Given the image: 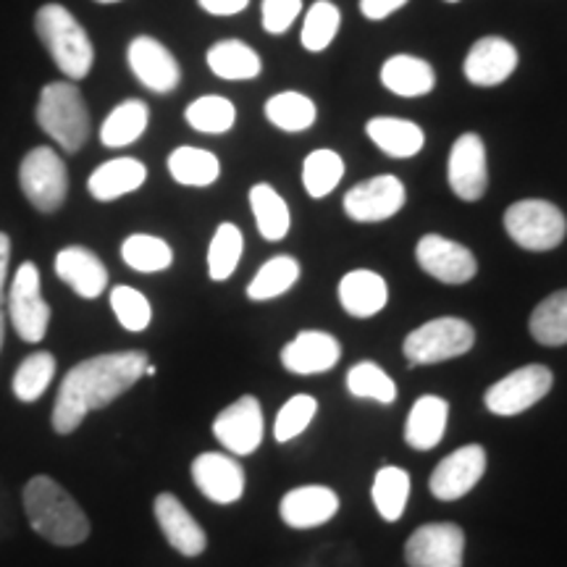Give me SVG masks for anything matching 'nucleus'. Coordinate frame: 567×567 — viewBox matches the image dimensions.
<instances>
[{
	"mask_svg": "<svg viewBox=\"0 0 567 567\" xmlns=\"http://www.w3.org/2000/svg\"><path fill=\"white\" fill-rule=\"evenodd\" d=\"M266 118L281 132H305L316 124L318 109L308 95L287 90V92H279V95L268 97Z\"/></svg>",
	"mask_w": 567,
	"mask_h": 567,
	"instance_id": "obj_32",
	"label": "nucleus"
},
{
	"mask_svg": "<svg viewBox=\"0 0 567 567\" xmlns=\"http://www.w3.org/2000/svg\"><path fill=\"white\" fill-rule=\"evenodd\" d=\"M147 363L151 360H147V352L142 350L95 354V358L76 363L63 375L59 396H55V434H74L90 413L109 408L113 400L130 392L142 375H145Z\"/></svg>",
	"mask_w": 567,
	"mask_h": 567,
	"instance_id": "obj_1",
	"label": "nucleus"
},
{
	"mask_svg": "<svg viewBox=\"0 0 567 567\" xmlns=\"http://www.w3.org/2000/svg\"><path fill=\"white\" fill-rule=\"evenodd\" d=\"M408 3H410V0H360V11H363L365 19L384 21Z\"/></svg>",
	"mask_w": 567,
	"mask_h": 567,
	"instance_id": "obj_47",
	"label": "nucleus"
},
{
	"mask_svg": "<svg viewBox=\"0 0 567 567\" xmlns=\"http://www.w3.org/2000/svg\"><path fill=\"white\" fill-rule=\"evenodd\" d=\"M446 3H457V0H446Z\"/></svg>",
	"mask_w": 567,
	"mask_h": 567,
	"instance_id": "obj_51",
	"label": "nucleus"
},
{
	"mask_svg": "<svg viewBox=\"0 0 567 567\" xmlns=\"http://www.w3.org/2000/svg\"><path fill=\"white\" fill-rule=\"evenodd\" d=\"M95 3H118V0H95Z\"/></svg>",
	"mask_w": 567,
	"mask_h": 567,
	"instance_id": "obj_50",
	"label": "nucleus"
},
{
	"mask_svg": "<svg viewBox=\"0 0 567 567\" xmlns=\"http://www.w3.org/2000/svg\"><path fill=\"white\" fill-rule=\"evenodd\" d=\"M347 392L358 396V400H373L381 402V405H392L396 400V384L392 375L384 368L371 363V360L350 368V373H347Z\"/></svg>",
	"mask_w": 567,
	"mask_h": 567,
	"instance_id": "obj_42",
	"label": "nucleus"
},
{
	"mask_svg": "<svg viewBox=\"0 0 567 567\" xmlns=\"http://www.w3.org/2000/svg\"><path fill=\"white\" fill-rule=\"evenodd\" d=\"M339 24H342V11H339L337 3L331 0H318V3L310 6L308 17H305L302 24V48L310 53H321L331 45L339 32Z\"/></svg>",
	"mask_w": 567,
	"mask_h": 567,
	"instance_id": "obj_41",
	"label": "nucleus"
},
{
	"mask_svg": "<svg viewBox=\"0 0 567 567\" xmlns=\"http://www.w3.org/2000/svg\"><path fill=\"white\" fill-rule=\"evenodd\" d=\"M147 179L145 163L137 158H113L105 161L95 172L90 174L87 189L95 200L101 203H113L118 197L137 193V189Z\"/></svg>",
	"mask_w": 567,
	"mask_h": 567,
	"instance_id": "obj_24",
	"label": "nucleus"
},
{
	"mask_svg": "<svg viewBox=\"0 0 567 567\" xmlns=\"http://www.w3.org/2000/svg\"><path fill=\"white\" fill-rule=\"evenodd\" d=\"M193 481L203 496L216 505H234L245 494V471L237 460L221 452H205L195 457Z\"/></svg>",
	"mask_w": 567,
	"mask_h": 567,
	"instance_id": "obj_18",
	"label": "nucleus"
},
{
	"mask_svg": "<svg viewBox=\"0 0 567 567\" xmlns=\"http://www.w3.org/2000/svg\"><path fill=\"white\" fill-rule=\"evenodd\" d=\"M9 305V316L17 334L24 342L38 344L45 339L48 326H51V305L45 302V297L40 292V271L32 260L19 266L13 284L6 297Z\"/></svg>",
	"mask_w": 567,
	"mask_h": 567,
	"instance_id": "obj_8",
	"label": "nucleus"
},
{
	"mask_svg": "<svg viewBox=\"0 0 567 567\" xmlns=\"http://www.w3.org/2000/svg\"><path fill=\"white\" fill-rule=\"evenodd\" d=\"M155 520L166 536V542L184 557H200L208 547V536L200 523L187 513V507L174 494L163 492L155 496Z\"/></svg>",
	"mask_w": 567,
	"mask_h": 567,
	"instance_id": "obj_20",
	"label": "nucleus"
},
{
	"mask_svg": "<svg viewBox=\"0 0 567 567\" xmlns=\"http://www.w3.org/2000/svg\"><path fill=\"white\" fill-rule=\"evenodd\" d=\"M302 0H264V30L268 34H284L289 27L295 24V19L300 17Z\"/></svg>",
	"mask_w": 567,
	"mask_h": 567,
	"instance_id": "obj_45",
	"label": "nucleus"
},
{
	"mask_svg": "<svg viewBox=\"0 0 567 567\" xmlns=\"http://www.w3.org/2000/svg\"><path fill=\"white\" fill-rule=\"evenodd\" d=\"M55 375V358L51 352H32L21 360L13 373V394L21 402H38L48 392Z\"/></svg>",
	"mask_w": 567,
	"mask_h": 567,
	"instance_id": "obj_38",
	"label": "nucleus"
},
{
	"mask_svg": "<svg viewBox=\"0 0 567 567\" xmlns=\"http://www.w3.org/2000/svg\"><path fill=\"white\" fill-rule=\"evenodd\" d=\"M245 239L243 231L234 224H221L213 234L208 247V274L213 281H226L237 271L239 260H243Z\"/></svg>",
	"mask_w": 567,
	"mask_h": 567,
	"instance_id": "obj_39",
	"label": "nucleus"
},
{
	"mask_svg": "<svg viewBox=\"0 0 567 567\" xmlns=\"http://www.w3.org/2000/svg\"><path fill=\"white\" fill-rule=\"evenodd\" d=\"M38 126L63 153H80L90 140V111L74 82H51L40 92Z\"/></svg>",
	"mask_w": 567,
	"mask_h": 567,
	"instance_id": "obj_4",
	"label": "nucleus"
},
{
	"mask_svg": "<svg viewBox=\"0 0 567 567\" xmlns=\"http://www.w3.org/2000/svg\"><path fill=\"white\" fill-rule=\"evenodd\" d=\"M486 471V450L481 444H467L452 452L431 473V494L442 502L463 499L473 492Z\"/></svg>",
	"mask_w": 567,
	"mask_h": 567,
	"instance_id": "obj_16",
	"label": "nucleus"
},
{
	"mask_svg": "<svg viewBox=\"0 0 567 567\" xmlns=\"http://www.w3.org/2000/svg\"><path fill=\"white\" fill-rule=\"evenodd\" d=\"M371 496L379 515L389 523H396L405 513L410 499V473L394 465L381 467L373 478Z\"/></svg>",
	"mask_w": 567,
	"mask_h": 567,
	"instance_id": "obj_33",
	"label": "nucleus"
},
{
	"mask_svg": "<svg viewBox=\"0 0 567 567\" xmlns=\"http://www.w3.org/2000/svg\"><path fill=\"white\" fill-rule=\"evenodd\" d=\"M381 84L400 97H423L436 87V71L417 55H392L381 66Z\"/></svg>",
	"mask_w": 567,
	"mask_h": 567,
	"instance_id": "obj_26",
	"label": "nucleus"
},
{
	"mask_svg": "<svg viewBox=\"0 0 567 567\" xmlns=\"http://www.w3.org/2000/svg\"><path fill=\"white\" fill-rule=\"evenodd\" d=\"M465 534L457 523H429L405 544L410 567H463Z\"/></svg>",
	"mask_w": 567,
	"mask_h": 567,
	"instance_id": "obj_11",
	"label": "nucleus"
},
{
	"mask_svg": "<svg viewBox=\"0 0 567 567\" xmlns=\"http://www.w3.org/2000/svg\"><path fill=\"white\" fill-rule=\"evenodd\" d=\"M168 174L182 187H210L221 176V163L210 151L182 145L168 155Z\"/></svg>",
	"mask_w": 567,
	"mask_h": 567,
	"instance_id": "obj_30",
	"label": "nucleus"
},
{
	"mask_svg": "<svg viewBox=\"0 0 567 567\" xmlns=\"http://www.w3.org/2000/svg\"><path fill=\"white\" fill-rule=\"evenodd\" d=\"M473 344H476L473 326L463 318L444 316L410 331L405 344H402V352H405L410 368H417L455 360L460 354L471 352Z\"/></svg>",
	"mask_w": 567,
	"mask_h": 567,
	"instance_id": "obj_5",
	"label": "nucleus"
},
{
	"mask_svg": "<svg viewBox=\"0 0 567 567\" xmlns=\"http://www.w3.org/2000/svg\"><path fill=\"white\" fill-rule=\"evenodd\" d=\"M505 229L517 247L528 252H547L563 245L567 218L555 203L520 200L505 210Z\"/></svg>",
	"mask_w": 567,
	"mask_h": 567,
	"instance_id": "obj_6",
	"label": "nucleus"
},
{
	"mask_svg": "<svg viewBox=\"0 0 567 567\" xmlns=\"http://www.w3.org/2000/svg\"><path fill=\"white\" fill-rule=\"evenodd\" d=\"M339 509V496L329 486H300L284 494L279 515L289 528L305 530L329 523Z\"/></svg>",
	"mask_w": 567,
	"mask_h": 567,
	"instance_id": "obj_21",
	"label": "nucleus"
},
{
	"mask_svg": "<svg viewBox=\"0 0 567 567\" xmlns=\"http://www.w3.org/2000/svg\"><path fill=\"white\" fill-rule=\"evenodd\" d=\"M147 122H151V109H147V103L137 101V97L118 103L101 126V142L105 147L132 145V142H137L142 134H145Z\"/></svg>",
	"mask_w": 567,
	"mask_h": 567,
	"instance_id": "obj_31",
	"label": "nucleus"
},
{
	"mask_svg": "<svg viewBox=\"0 0 567 567\" xmlns=\"http://www.w3.org/2000/svg\"><path fill=\"white\" fill-rule=\"evenodd\" d=\"M517 69V48L505 38H481L465 55L463 74L476 87H496L507 82Z\"/></svg>",
	"mask_w": 567,
	"mask_h": 567,
	"instance_id": "obj_17",
	"label": "nucleus"
},
{
	"mask_svg": "<svg viewBox=\"0 0 567 567\" xmlns=\"http://www.w3.org/2000/svg\"><path fill=\"white\" fill-rule=\"evenodd\" d=\"M55 276L84 300H95L109 287V271H105L103 260L87 247H63L55 255Z\"/></svg>",
	"mask_w": 567,
	"mask_h": 567,
	"instance_id": "obj_22",
	"label": "nucleus"
},
{
	"mask_svg": "<svg viewBox=\"0 0 567 567\" xmlns=\"http://www.w3.org/2000/svg\"><path fill=\"white\" fill-rule=\"evenodd\" d=\"M365 134L389 158H413L425 145L423 130L410 118L375 116L368 122Z\"/></svg>",
	"mask_w": 567,
	"mask_h": 567,
	"instance_id": "obj_27",
	"label": "nucleus"
},
{
	"mask_svg": "<svg viewBox=\"0 0 567 567\" xmlns=\"http://www.w3.org/2000/svg\"><path fill=\"white\" fill-rule=\"evenodd\" d=\"M184 118L193 130L203 134H224L229 132L234 122H237V109L229 97L221 95H203L195 103L187 105Z\"/></svg>",
	"mask_w": 567,
	"mask_h": 567,
	"instance_id": "obj_40",
	"label": "nucleus"
},
{
	"mask_svg": "<svg viewBox=\"0 0 567 567\" xmlns=\"http://www.w3.org/2000/svg\"><path fill=\"white\" fill-rule=\"evenodd\" d=\"M208 66L218 80L226 82H247L260 76L264 71V61L243 40H221L210 45L208 51Z\"/></svg>",
	"mask_w": 567,
	"mask_h": 567,
	"instance_id": "obj_28",
	"label": "nucleus"
},
{
	"mask_svg": "<svg viewBox=\"0 0 567 567\" xmlns=\"http://www.w3.org/2000/svg\"><path fill=\"white\" fill-rule=\"evenodd\" d=\"M213 434L231 455L247 457L264 442V408L252 394L239 396L213 421Z\"/></svg>",
	"mask_w": 567,
	"mask_h": 567,
	"instance_id": "obj_14",
	"label": "nucleus"
},
{
	"mask_svg": "<svg viewBox=\"0 0 567 567\" xmlns=\"http://www.w3.org/2000/svg\"><path fill=\"white\" fill-rule=\"evenodd\" d=\"M34 32L66 80L80 82L90 74L92 63H95V48H92L90 34L69 9H63L61 3L42 6L34 13Z\"/></svg>",
	"mask_w": 567,
	"mask_h": 567,
	"instance_id": "obj_3",
	"label": "nucleus"
},
{
	"mask_svg": "<svg viewBox=\"0 0 567 567\" xmlns=\"http://www.w3.org/2000/svg\"><path fill=\"white\" fill-rule=\"evenodd\" d=\"M126 61H130L132 74L137 76L142 87L158 92V95H168V92L179 87V61H176L174 53L155 38H147V34L134 38L130 42V48H126Z\"/></svg>",
	"mask_w": 567,
	"mask_h": 567,
	"instance_id": "obj_15",
	"label": "nucleus"
},
{
	"mask_svg": "<svg viewBox=\"0 0 567 567\" xmlns=\"http://www.w3.org/2000/svg\"><path fill=\"white\" fill-rule=\"evenodd\" d=\"M339 302L352 318H373L386 308L389 284L381 274L354 268L339 281Z\"/></svg>",
	"mask_w": 567,
	"mask_h": 567,
	"instance_id": "obj_23",
	"label": "nucleus"
},
{
	"mask_svg": "<svg viewBox=\"0 0 567 567\" xmlns=\"http://www.w3.org/2000/svg\"><path fill=\"white\" fill-rule=\"evenodd\" d=\"M197 3L210 17H237V13H243L250 6V0H197Z\"/></svg>",
	"mask_w": 567,
	"mask_h": 567,
	"instance_id": "obj_48",
	"label": "nucleus"
},
{
	"mask_svg": "<svg viewBox=\"0 0 567 567\" xmlns=\"http://www.w3.org/2000/svg\"><path fill=\"white\" fill-rule=\"evenodd\" d=\"M446 421H450V405L436 394L417 396L405 423V442L417 452H429L442 442Z\"/></svg>",
	"mask_w": 567,
	"mask_h": 567,
	"instance_id": "obj_25",
	"label": "nucleus"
},
{
	"mask_svg": "<svg viewBox=\"0 0 567 567\" xmlns=\"http://www.w3.org/2000/svg\"><path fill=\"white\" fill-rule=\"evenodd\" d=\"M155 373H158V368H155V365H151V363H147V368H145V375H155Z\"/></svg>",
	"mask_w": 567,
	"mask_h": 567,
	"instance_id": "obj_49",
	"label": "nucleus"
},
{
	"mask_svg": "<svg viewBox=\"0 0 567 567\" xmlns=\"http://www.w3.org/2000/svg\"><path fill=\"white\" fill-rule=\"evenodd\" d=\"M530 337L544 347L567 344V289L549 295L547 300L536 305L528 321Z\"/></svg>",
	"mask_w": 567,
	"mask_h": 567,
	"instance_id": "obj_34",
	"label": "nucleus"
},
{
	"mask_svg": "<svg viewBox=\"0 0 567 567\" xmlns=\"http://www.w3.org/2000/svg\"><path fill=\"white\" fill-rule=\"evenodd\" d=\"M551 386H555V375L547 365H526L488 386L484 402L488 413L494 415H520L536 402H542L551 392Z\"/></svg>",
	"mask_w": 567,
	"mask_h": 567,
	"instance_id": "obj_9",
	"label": "nucleus"
},
{
	"mask_svg": "<svg viewBox=\"0 0 567 567\" xmlns=\"http://www.w3.org/2000/svg\"><path fill=\"white\" fill-rule=\"evenodd\" d=\"M297 279H300V264H297L292 255H276L255 274L250 287H247V297L252 302L274 300V297L287 295Z\"/></svg>",
	"mask_w": 567,
	"mask_h": 567,
	"instance_id": "obj_35",
	"label": "nucleus"
},
{
	"mask_svg": "<svg viewBox=\"0 0 567 567\" xmlns=\"http://www.w3.org/2000/svg\"><path fill=\"white\" fill-rule=\"evenodd\" d=\"M344 176V161L337 151H329V147H321V151H313L302 163V184L308 189L310 197L321 200V197L331 195L337 189V184L342 182Z\"/></svg>",
	"mask_w": 567,
	"mask_h": 567,
	"instance_id": "obj_37",
	"label": "nucleus"
},
{
	"mask_svg": "<svg viewBox=\"0 0 567 567\" xmlns=\"http://www.w3.org/2000/svg\"><path fill=\"white\" fill-rule=\"evenodd\" d=\"M415 258L425 274L434 276L442 284H452V287L467 284L478 274L476 255L467 250L465 245L455 243V239L442 237V234L421 237V243L415 247Z\"/></svg>",
	"mask_w": 567,
	"mask_h": 567,
	"instance_id": "obj_13",
	"label": "nucleus"
},
{
	"mask_svg": "<svg viewBox=\"0 0 567 567\" xmlns=\"http://www.w3.org/2000/svg\"><path fill=\"white\" fill-rule=\"evenodd\" d=\"M339 358H342V344L329 331H300L281 350V365L297 375L331 371L339 363Z\"/></svg>",
	"mask_w": 567,
	"mask_h": 567,
	"instance_id": "obj_19",
	"label": "nucleus"
},
{
	"mask_svg": "<svg viewBox=\"0 0 567 567\" xmlns=\"http://www.w3.org/2000/svg\"><path fill=\"white\" fill-rule=\"evenodd\" d=\"M446 179H450L452 193L465 203H476L486 195V145L476 132H465L455 140L450 161H446Z\"/></svg>",
	"mask_w": 567,
	"mask_h": 567,
	"instance_id": "obj_12",
	"label": "nucleus"
},
{
	"mask_svg": "<svg viewBox=\"0 0 567 567\" xmlns=\"http://www.w3.org/2000/svg\"><path fill=\"white\" fill-rule=\"evenodd\" d=\"M316 413H318V402L310 394L289 396L287 405H284L279 410V415H276V423H274L276 442L287 444L300 436L310 425V421H313Z\"/></svg>",
	"mask_w": 567,
	"mask_h": 567,
	"instance_id": "obj_43",
	"label": "nucleus"
},
{
	"mask_svg": "<svg viewBox=\"0 0 567 567\" xmlns=\"http://www.w3.org/2000/svg\"><path fill=\"white\" fill-rule=\"evenodd\" d=\"M11 260V237L0 231V350L6 339V276H9Z\"/></svg>",
	"mask_w": 567,
	"mask_h": 567,
	"instance_id": "obj_46",
	"label": "nucleus"
},
{
	"mask_svg": "<svg viewBox=\"0 0 567 567\" xmlns=\"http://www.w3.org/2000/svg\"><path fill=\"white\" fill-rule=\"evenodd\" d=\"M124 264L137 274H158L174 264V250L166 239L153 234H132L122 245Z\"/></svg>",
	"mask_w": 567,
	"mask_h": 567,
	"instance_id": "obj_36",
	"label": "nucleus"
},
{
	"mask_svg": "<svg viewBox=\"0 0 567 567\" xmlns=\"http://www.w3.org/2000/svg\"><path fill=\"white\" fill-rule=\"evenodd\" d=\"M19 187L34 210H59L69 195V172L61 155L48 145L27 153L19 166Z\"/></svg>",
	"mask_w": 567,
	"mask_h": 567,
	"instance_id": "obj_7",
	"label": "nucleus"
},
{
	"mask_svg": "<svg viewBox=\"0 0 567 567\" xmlns=\"http://www.w3.org/2000/svg\"><path fill=\"white\" fill-rule=\"evenodd\" d=\"M24 513L34 534L55 547H76L90 536V517L80 502L51 476H34L24 486Z\"/></svg>",
	"mask_w": 567,
	"mask_h": 567,
	"instance_id": "obj_2",
	"label": "nucleus"
},
{
	"mask_svg": "<svg viewBox=\"0 0 567 567\" xmlns=\"http://www.w3.org/2000/svg\"><path fill=\"white\" fill-rule=\"evenodd\" d=\"M111 308L113 313H116L118 323H122L126 331H134V334L145 331L153 321V308L151 302H147V297L137 292V289L124 287V284L122 287H113Z\"/></svg>",
	"mask_w": 567,
	"mask_h": 567,
	"instance_id": "obj_44",
	"label": "nucleus"
},
{
	"mask_svg": "<svg viewBox=\"0 0 567 567\" xmlns=\"http://www.w3.org/2000/svg\"><path fill=\"white\" fill-rule=\"evenodd\" d=\"M250 208L260 237L268 239V243H281L287 237L289 226H292V216H289L287 200L276 193L271 184H255L250 189Z\"/></svg>",
	"mask_w": 567,
	"mask_h": 567,
	"instance_id": "obj_29",
	"label": "nucleus"
},
{
	"mask_svg": "<svg viewBox=\"0 0 567 567\" xmlns=\"http://www.w3.org/2000/svg\"><path fill=\"white\" fill-rule=\"evenodd\" d=\"M408 193L392 174L373 176V179L354 184L344 195V213L358 224H379L386 221L405 208Z\"/></svg>",
	"mask_w": 567,
	"mask_h": 567,
	"instance_id": "obj_10",
	"label": "nucleus"
}]
</instances>
